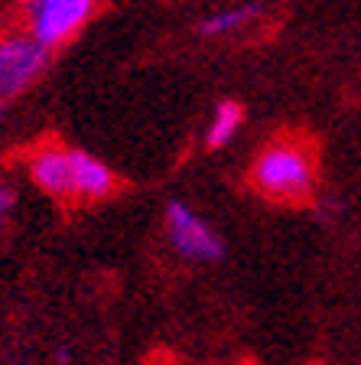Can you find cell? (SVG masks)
<instances>
[{"instance_id": "8992f818", "label": "cell", "mask_w": 361, "mask_h": 365, "mask_svg": "<svg viewBox=\"0 0 361 365\" xmlns=\"http://www.w3.org/2000/svg\"><path fill=\"white\" fill-rule=\"evenodd\" d=\"M257 16H261V7H257V4L225 7V10H219V14L205 16V20L199 23V33H205V36H225V33H234V30H241V26L254 23Z\"/></svg>"}, {"instance_id": "277c9868", "label": "cell", "mask_w": 361, "mask_h": 365, "mask_svg": "<svg viewBox=\"0 0 361 365\" xmlns=\"http://www.w3.org/2000/svg\"><path fill=\"white\" fill-rule=\"evenodd\" d=\"M166 232L169 242L182 258L192 261H221L225 258V242L205 219H199L186 202L166 205Z\"/></svg>"}, {"instance_id": "7a4b0ae2", "label": "cell", "mask_w": 361, "mask_h": 365, "mask_svg": "<svg viewBox=\"0 0 361 365\" xmlns=\"http://www.w3.org/2000/svg\"><path fill=\"white\" fill-rule=\"evenodd\" d=\"M49 66V49L33 33H7L0 39V98L26 91Z\"/></svg>"}, {"instance_id": "52a82bcc", "label": "cell", "mask_w": 361, "mask_h": 365, "mask_svg": "<svg viewBox=\"0 0 361 365\" xmlns=\"http://www.w3.org/2000/svg\"><path fill=\"white\" fill-rule=\"evenodd\" d=\"M238 128H241V108L234 105V101H221V105L215 108V114H211L209 130H205V144L219 150V147H225L228 140L238 134Z\"/></svg>"}, {"instance_id": "ba28073f", "label": "cell", "mask_w": 361, "mask_h": 365, "mask_svg": "<svg viewBox=\"0 0 361 365\" xmlns=\"http://www.w3.org/2000/svg\"><path fill=\"white\" fill-rule=\"evenodd\" d=\"M10 202H14V196H10V190H7V186H0V222L7 219V209H10Z\"/></svg>"}, {"instance_id": "5b68a950", "label": "cell", "mask_w": 361, "mask_h": 365, "mask_svg": "<svg viewBox=\"0 0 361 365\" xmlns=\"http://www.w3.org/2000/svg\"><path fill=\"white\" fill-rule=\"evenodd\" d=\"M30 176L56 199H75V157L68 147H43L30 160Z\"/></svg>"}, {"instance_id": "3957f363", "label": "cell", "mask_w": 361, "mask_h": 365, "mask_svg": "<svg viewBox=\"0 0 361 365\" xmlns=\"http://www.w3.org/2000/svg\"><path fill=\"white\" fill-rule=\"evenodd\" d=\"M26 4H30V33L46 49L68 43L98 7V0H26Z\"/></svg>"}, {"instance_id": "6da1fadb", "label": "cell", "mask_w": 361, "mask_h": 365, "mask_svg": "<svg viewBox=\"0 0 361 365\" xmlns=\"http://www.w3.org/2000/svg\"><path fill=\"white\" fill-rule=\"evenodd\" d=\"M254 190L277 202H303L316 186V163L309 147L296 140H273L263 147L251 170Z\"/></svg>"}, {"instance_id": "9c48e42d", "label": "cell", "mask_w": 361, "mask_h": 365, "mask_svg": "<svg viewBox=\"0 0 361 365\" xmlns=\"http://www.w3.org/2000/svg\"><path fill=\"white\" fill-rule=\"evenodd\" d=\"M0 108H4V105H0Z\"/></svg>"}]
</instances>
